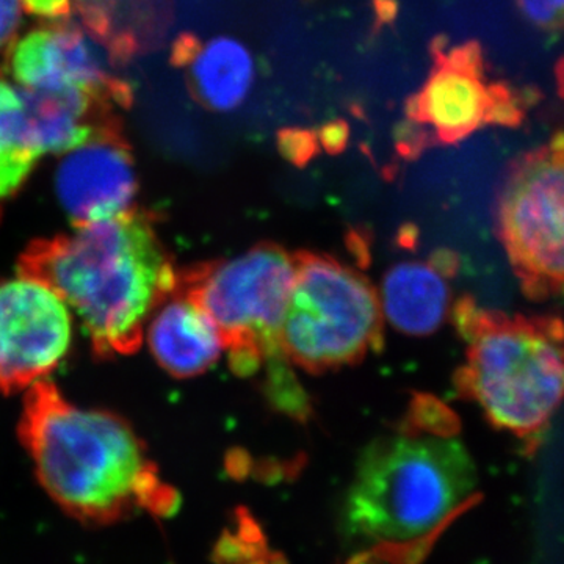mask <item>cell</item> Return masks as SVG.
Returning a JSON list of instances; mask_svg holds the SVG:
<instances>
[{
    "instance_id": "13",
    "label": "cell",
    "mask_w": 564,
    "mask_h": 564,
    "mask_svg": "<svg viewBox=\"0 0 564 564\" xmlns=\"http://www.w3.org/2000/svg\"><path fill=\"white\" fill-rule=\"evenodd\" d=\"M378 293L386 321L406 336L436 333L452 311L451 288L426 262L395 263L384 273Z\"/></svg>"
},
{
    "instance_id": "1",
    "label": "cell",
    "mask_w": 564,
    "mask_h": 564,
    "mask_svg": "<svg viewBox=\"0 0 564 564\" xmlns=\"http://www.w3.org/2000/svg\"><path fill=\"white\" fill-rule=\"evenodd\" d=\"M18 437L41 488L82 524H117L141 511L166 518L180 507L124 419L70 403L50 380L28 389Z\"/></svg>"
},
{
    "instance_id": "9",
    "label": "cell",
    "mask_w": 564,
    "mask_h": 564,
    "mask_svg": "<svg viewBox=\"0 0 564 564\" xmlns=\"http://www.w3.org/2000/svg\"><path fill=\"white\" fill-rule=\"evenodd\" d=\"M447 47V36L432 41V74L422 90L404 104L408 120L425 126L436 147L456 144L488 126L491 109L480 43L467 41L462 46Z\"/></svg>"
},
{
    "instance_id": "16",
    "label": "cell",
    "mask_w": 564,
    "mask_h": 564,
    "mask_svg": "<svg viewBox=\"0 0 564 564\" xmlns=\"http://www.w3.org/2000/svg\"><path fill=\"white\" fill-rule=\"evenodd\" d=\"M459 429L462 422L451 406L432 393L415 392L400 432L411 436L454 437Z\"/></svg>"
},
{
    "instance_id": "20",
    "label": "cell",
    "mask_w": 564,
    "mask_h": 564,
    "mask_svg": "<svg viewBox=\"0 0 564 564\" xmlns=\"http://www.w3.org/2000/svg\"><path fill=\"white\" fill-rule=\"evenodd\" d=\"M22 0H0V51L11 46L21 24Z\"/></svg>"
},
{
    "instance_id": "25",
    "label": "cell",
    "mask_w": 564,
    "mask_h": 564,
    "mask_svg": "<svg viewBox=\"0 0 564 564\" xmlns=\"http://www.w3.org/2000/svg\"><path fill=\"white\" fill-rule=\"evenodd\" d=\"M556 84H558L560 96L564 99V58L558 62L555 68Z\"/></svg>"
},
{
    "instance_id": "21",
    "label": "cell",
    "mask_w": 564,
    "mask_h": 564,
    "mask_svg": "<svg viewBox=\"0 0 564 564\" xmlns=\"http://www.w3.org/2000/svg\"><path fill=\"white\" fill-rule=\"evenodd\" d=\"M203 44L198 36L193 33H182L174 43L172 63L176 66H191L196 55L202 51Z\"/></svg>"
},
{
    "instance_id": "7",
    "label": "cell",
    "mask_w": 564,
    "mask_h": 564,
    "mask_svg": "<svg viewBox=\"0 0 564 564\" xmlns=\"http://www.w3.org/2000/svg\"><path fill=\"white\" fill-rule=\"evenodd\" d=\"M496 215L527 299L564 300V131L511 163Z\"/></svg>"
},
{
    "instance_id": "15",
    "label": "cell",
    "mask_w": 564,
    "mask_h": 564,
    "mask_svg": "<svg viewBox=\"0 0 564 564\" xmlns=\"http://www.w3.org/2000/svg\"><path fill=\"white\" fill-rule=\"evenodd\" d=\"M40 159L20 87L0 69V202L21 191Z\"/></svg>"
},
{
    "instance_id": "11",
    "label": "cell",
    "mask_w": 564,
    "mask_h": 564,
    "mask_svg": "<svg viewBox=\"0 0 564 564\" xmlns=\"http://www.w3.org/2000/svg\"><path fill=\"white\" fill-rule=\"evenodd\" d=\"M55 193L74 226L111 220L133 210L139 180L135 162L117 128L63 154Z\"/></svg>"
},
{
    "instance_id": "17",
    "label": "cell",
    "mask_w": 564,
    "mask_h": 564,
    "mask_svg": "<svg viewBox=\"0 0 564 564\" xmlns=\"http://www.w3.org/2000/svg\"><path fill=\"white\" fill-rule=\"evenodd\" d=\"M518 9L534 28L564 31V0H516Z\"/></svg>"
},
{
    "instance_id": "3",
    "label": "cell",
    "mask_w": 564,
    "mask_h": 564,
    "mask_svg": "<svg viewBox=\"0 0 564 564\" xmlns=\"http://www.w3.org/2000/svg\"><path fill=\"white\" fill-rule=\"evenodd\" d=\"M451 318L467 345L454 373L459 399L522 440L543 433L564 397V318L485 310L470 295L452 304Z\"/></svg>"
},
{
    "instance_id": "19",
    "label": "cell",
    "mask_w": 564,
    "mask_h": 564,
    "mask_svg": "<svg viewBox=\"0 0 564 564\" xmlns=\"http://www.w3.org/2000/svg\"><path fill=\"white\" fill-rule=\"evenodd\" d=\"M22 9L50 22L68 21L74 0H22Z\"/></svg>"
},
{
    "instance_id": "18",
    "label": "cell",
    "mask_w": 564,
    "mask_h": 564,
    "mask_svg": "<svg viewBox=\"0 0 564 564\" xmlns=\"http://www.w3.org/2000/svg\"><path fill=\"white\" fill-rule=\"evenodd\" d=\"M395 144L397 151L406 161H415V159L421 158L423 152L436 147L429 129L411 120L403 121L402 124L397 126Z\"/></svg>"
},
{
    "instance_id": "24",
    "label": "cell",
    "mask_w": 564,
    "mask_h": 564,
    "mask_svg": "<svg viewBox=\"0 0 564 564\" xmlns=\"http://www.w3.org/2000/svg\"><path fill=\"white\" fill-rule=\"evenodd\" d=\"M417 242V229L414 226H404L402 229V245L413 248Z\"/></svg>"
},
{
    "instance_id": "12",
    "label": "cell",
    "mask_w": 564,
    "mask_h": 564,
    "mask_svg": "<svg viewBox=\"0 0 564 564\" xmlns=\"http://www.w3.org/2000/svg\"><path fill=\"white\" fill-rule=\"evenodd\" d=\"M152 358L176 378L212 369L226 351L225 337L191 292H174L151 315L144 329Z\"/></svg>"
},
{
    "instance_id": "10",
    "label": "cell",
    "mask_w": 564,
    "mask_h": 564,
    "mask_svg": "<svg viewBox=\"0 0 564 564\" xmlns=\"http://www.w3.org/2000/svg\"><path fill=\"white\" fill-rule=\"evenodd\" d=\"M7 66L21 88L77 87L128 106L132 91L111 76L101 47L73 21L50 22L10 46Z\"/></svg>"
},
{
    "instance_id": "8",
    "label": "cell",
    "mask_w": 564,
    "mask_h": 564,
    "mask_svg": "<svg viewBox=\"0 0 564 564\" xmlns=\"http://www.w3.org/2000/svg\"><path fill=\"white\" fill-rule=\"evenodd\" d=\"M73 343V311L32 278L0 282V392L31 389L57 369Z\"/></svg>"
},
{
    "instance_id": "14",
    "label": "cell",
    "mask_w": 564,
    "mask_h": 564,
    "mask_svg": "<svg viewBox=\"0 0 564 564\" xmlns=\"http://www.w3.org/2000/svg\"><path fill=\"white\" fill-rule=\"evenodd\" d=\"M254 63L240 41L220 36L202 47L191 65L188 85L203 106L214 111L237 109L250 95Z\"/></svg>"
},
{
    "instance_id": "22",
    "label": "cell",
    "mask_w": 564,
    "mask_h": 564,
    "mask_svg": "<svg viewBox=\"0 0 564 564\" xmlns=\"http://www.w3.org/2000/svg\"><path fill=\"white\" fill-rule=\"evenodd\" d=\"M429 263L441 276H444L445 280L455 278L463 265L462 256L454 250H448V248H440V250L432 252Z\"/></svg>"
},
{
    "instance_id": "5",
    "label": "cell",
    "mask_w": 564,
    "mask_h": 564,
    "mask_svg": "<svg viewBox=\"0 0 564 564\" xmlns=\"http://www.w3.org/2000/svg\"><path fill=\"white\" fill-rule=\"evenodd\" d=\"M296 276V259L276 245L206 267L188 282L225 337L229 366L239 377L265 370L267 393L280 410L306 404L284 348V323Z\"/></svg>"
},
{
    "instance_id": "4",
    "label": "cell",
    "mask_w": 564,
    "mask_h": 564,
    "mask_svg": "<svg viewBox=\"0 0 564 564\" xmlns=\"http://www.w3.org/2000/svg\"><path fill=\"white\" fill-rule=\"evenodd\" d=\"M475 486L473 456L455 437H380L356 466L343 508L345 533L391 551L440 525Z\"/></svg>"
},
{
    "instance_id": "23",
    "label": "cell",
    "mask_w": 564,
    "mask_h": 564,
    "mask_svg": "<svg viewBox=\"0 0 564 564\" xmlns=\"http://www.w3.org/2000/svg\"><path fill=\"white\" fill-rule=\"evenodd\" d=\"M375 13H377V25H388L399 14V0H373Z\"/></svg>"
},
{
    "instance_id": "6",
    "label": "cell",
    "mask_w": 564,
    "mask_h": 564,
    "mask_svg": "<svg viewBox=\"0 0 564 564\" xmlns=\"http://www.w3.org/2000/svg\"><path fill=\"white\" fill-rule=\"evenodd\" d=\"M380 293L369 278L329 256L296 259L284 323L289 359L307 372L361 362L384 344Z\"/></svg>"
},
{
    "instance_id": "2",
    "label": "cell",
    "mask_w": 564,
    "mask_h": 564,
    "mask_svg": "<svg viewBox=\"0 0 564 564\" xmlns=\"http://www.w3.org/2000/svg\"><path fill=\"white\" fill-rule=\"evenodd\" d=\"M18 273L65 300L99 356L135 351L151 315L180 285L150 217L135 210L35 240Z\"/></svg>"
}]
</instances>
